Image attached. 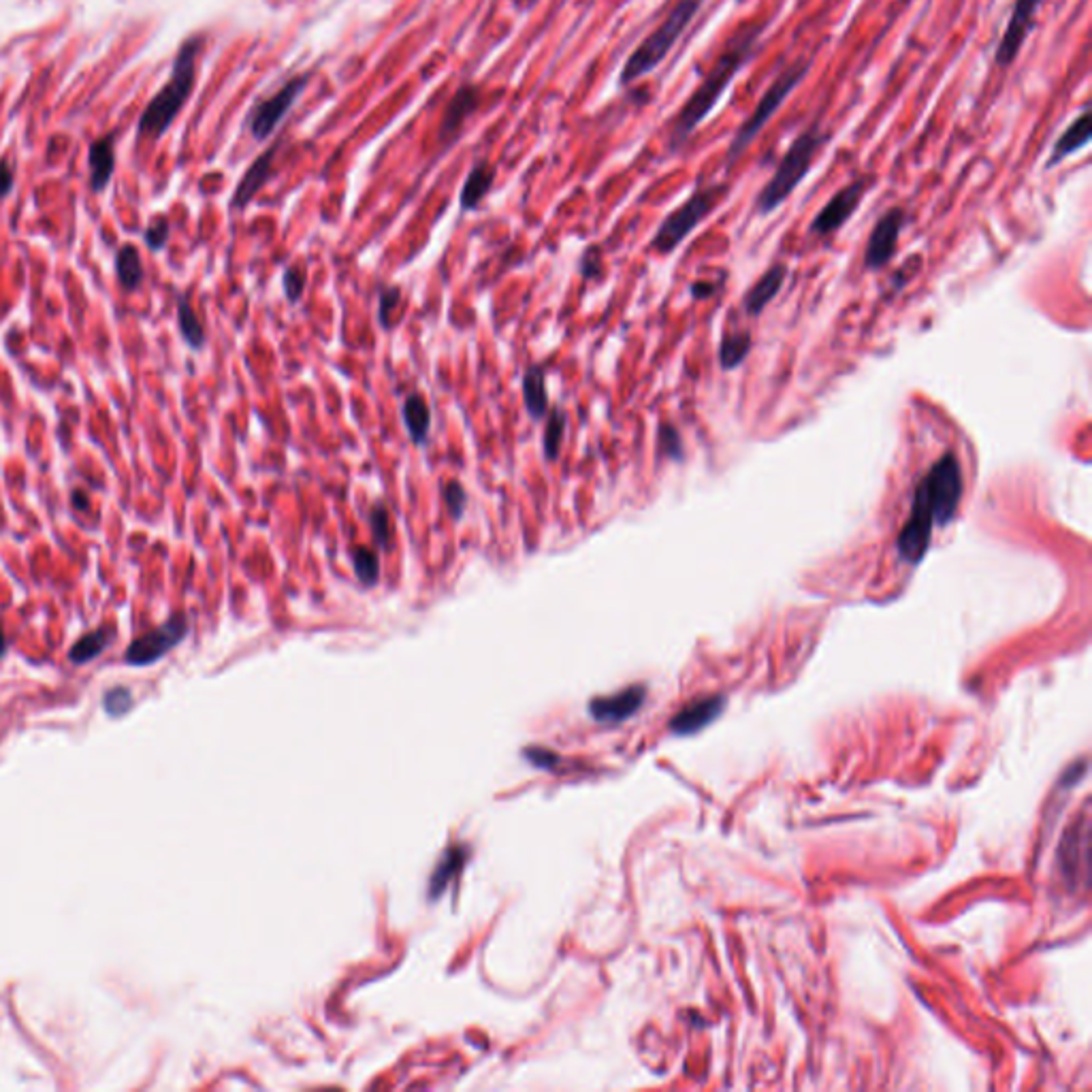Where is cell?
<instances>
[{
    "label": "cell",
    "mask_w": 1092,
    "mask_h": 1092,
    "mask_svg": "<svg viewBox=\"0 0 1092 1092\" xmlns=\"http://www.w3.org/2000/svg\"><path fill=\"white\" fill-rule=\"evenodd\" d=\"M722 708H724V698L717 696L702 698V700H696L685 706L683 711H678L670 727H673L677 734H694L696 730H700V727L711 724L715 717L722 713Z\"/></svg>",
    "instance_id": "ac0fdd59"
},
{
    "label": "cell",
    "mask_w": 1092,
    "mask_h": 1092,
    "mask_svg": "<svg viewBox=\"0 0 1092 1092\" xmlns=\"http://www.w3.org/2000/svg\"><path fill=\"white\" fill-rule=\"evenodd\" d=\"M523 401L525 410L532 418H544L549 412V392H546L544 371L538 366L527 368L523 373Z\"/></svg>",
    "instance_id": "7402d4cb"
},
{
    "label": "cell",
    "mask_w": 1092,
    "mask_h": 1092,
    "mask_svg": "<svg viewBox=\"0 0 1092 1092\" xmlns=\"http://www.w3.org/2000/svg\"><path fill=\"white\" fill-rule=\"evenodd\" d=\"M275 150H277L275 146L267 150L265 154L258 156V158L252 162V167L246 171V176L242 178V181H239V186H237L235 195H233V201H231V205H233L235 209H244L248 203H250V201L256 197L258 190H261V188L265 186V181L272 178V174H273Z\"/></svg>",
    "instance_id": "e0dca14e"
},
{
    "label": "cell",
    "mask_w": 1092,
    "mask_h": 1092,
    "mask_svg": "<svg viewBox=\"0 0 1092 1092\" xmlns=\"http://www.w3.org/2000/svg\"><path fill=\"white\" fill-rule=\"evenodd\" d=\"M463 862H465V849L462 845H455V847L446 849L444 858L439 860V865L434 868V875H431L429 898H438L439 894L444 892L450 884V879H453L459 870L463 868Z\"/></svg>",
    "instance_id": "cb8c5ba5"
},
{
    "label": "cell",
    "mask_w": 1092,
    "mask_h": 1092,
    "mask_svg": "<svg viewBox=\"0 0 1092 1092\" xmlns=\"http://www.w3.org/2000/svg\"><path fill=\"white\" fill-rule=\"evenodd\" d=\"M188 634V619L186 615H178L165 621L160 628L148 631V634L132 640L127 649V662L132 666H150L165 657L171 649L178 647Z\"/></svg>",
    "instance_id": "9c48e42d"
},
{
    "label": "cell",
    "mask_w": 1092,
    "mask_h": 1092,
    "mask_svg": "<svg viewBox=\"0 0 1092 1092\" xmlns=\"http://www.w3.org/2000/svg\"><path fill=\"white\" fill-rule=\"evenodd\" d=\"M704 0H677L675 7L670 9L668 15L662 20L653 33L640 43L621 71V85H629L636 80L645 78L651 71H655L659 64L666 60V56L673 52V47L681 39L683 33L694 22V17L700 12Z\"/></svg>",
    "instance_id": "277c9868"
},
{
    "label": "cell",
    "mask_w": 1092,
    "mask_h": 1092,
    "mask_svg": "<svg viewBox=\"0 0 1092 1092\" xmlns=\"http://www.w3.org/2000/svg\"><path fill=\"white\" fill-rule=\"evenodd\" d=\"M73 502H75V508H80V510H82V508L88 506V497H83V493L75 491V493H73Z\"/></svg>",
    "instance_id": "b9f144b4"
},
{
    "label": "cell",
    "mask_w": 1092,
    "mask_h": 1092,
    "mask_svg": "<svg viewBox=\"0 0 1092 1092\" xmlns=\"http://www.w3.org/2000/svg\"><path fill=\"white\" fill-rule=\"evenodd\" d=\"M715 291H717V286H715V284L696 282V284L692 286V295L696 297V299H708V297H711Z\"/></svg>",
    "instance_id": "60d3db41"
},
{
    "label": "cell",
    "mask_w": 1092,
    "mask_h": 1092,
    "mask_svg": "<svg viewBox=\"0 0 1092 1092\" xmlns=\"http://www.w3.org/2000/svg\"><path fill=\"white\" fill-rule=\"evenodd\" d=\"M751 352V335L749 333H727L724 335L720 346V363L725 371L736 369L741 363L749 357Z\"/></svg>",
    "instance_id": "4316f807"
},
{
    "label": "cell",
    "mask_w": 1092,
    "mask_h": 1092,
    "mask_svg": "<svg viewBox=\"0 0 1092 1092\" xmlns=\"http://www.w3.org/2000/svg\"><path fill=\"white\" fill-rule=\"evenodd\" d=\"M527 3H530V5H532V3H534V0H527Z\"/></svg>",
    "instance_id": "ee69618b"
},
{
    "label": "cell",
    "mask_w": 1092,
    "mask_h": 1092,
    "mask_svg": "<svg viewBox=\"0 0 1092 1092\" xmlns=\"http://www.w3.org/2000/svg\"><path fill=\"white\" fill-rule=\"evenodd\" d=\"M399 305H401V291L397 289V286H387V289L380 293V303H378V316H380L382 327H387V329L395 327Z\"/></svg>",
    "instance_id": "1f68e13d"
},
{
    "label": "cell",
    "mask_w": 1092,
    "mask_h": 1092,
    "mask_svg": "<svg viewBox=\"0 0 1092 1092\" xmlns=\"http://www.w3.org/2000/svg\"><path fill=\"white\" fill-rule=\"evenodd\" d=\"M1041 7V0H1015L1011 9V17L1008 26H1005L1003 36L994 52V62L1001 69H1009V66L1018 60L1024 43L1029 39V33L1034 26V17Z\"/></svg>",
    "instance_id": "8fae6325"
},
{
    "label": "cell",
    "mask_w": 1092,
    "mask_h": 1092,
    "mask_svg": "<svg viewBox=\"0 0 1092 1092\" xmlns=\"http://www.w3.org/2000/svg\"><path fill=\"white\" fill-rule=\"evenodd\" d=\"M305 83H308V75L293 78L291 82H286L280 90L273 92L272 97H267L265 101L254 105V109L250 113V132L254 135V139L263 141L272 135V132L277 129V124H280L286 113L291 111L295 99L303 92Z\"/></svg>",
    "instance_id": "7c38bea8"
},
{
    "label": "cell",
    "mask_w": 1092,
    "mask_h": 1092,
    "mask_svg": "<svg viewBox=\"0 0 1092 1092\" xmlns=\"http://www.w3.org/2000/svg\"><path fill=\"white\" fill-rule=\"evenodd\" d=\"M566 427H568L566 412L561 408H555L551 412L549 420H546V429H544V457L549 459V462H555V459L559 457L563 436H566Z\"/></svg>",
    "instance_id": "f546056e"
},
{
    "label": "cell",
    "mask_w": 1092,
    "mask_h": 1092,
    "mask_svg": "<svg viewBox=\"0 0 1092 1092\" xmlns=\"http://www.w3.org/2000/svg\"><path fill=\"white\" fill-rule=\"evenodd\" d=\"M727 193H730V188L725 184H708L696 188L692 197L683 205H678L673 214H668L664 223L659 225L651 248L659 254L675 252L692 235L694 228L713 214V209L722 203Z\"/></svg>",
    "instance_id": "8992f818"
},
{
    "label": "cell",
    "mask_w": 1092,
    "mask_h": 1092,
    "mask_svg": "<svg viewBox=\"0 0 1092 1092\" xmlns=\"http://www.w3.org/2000/svg\"><path fill=\"white\" fill-rule=\"evenodd\" d=\"M811 62L813 59H798L796 62L781 69L777 78L771 82L769 88L762 94V99L755 105V109L749 113V118L734 132L730 148L725 152V167H732L745 154V150L751 146V141L758 137V132L772 120L774 113L781 109V105L790 99V94L796 90V85L807 78Z\"/></svg>",
    "instance_id": "5b68a950"
},
{
    "label": "cell",
    "mask_w": 1092,
    "mask_h": 1092,
    "mask_svg": "<svg viewBox=\"0 0 1092 1092\" xmlns=\"http://www.w3.org/2000/svg\"><path fill=\"white\" fill-rule=\"evenodd\" d=\"M905 220H907V216H905L903 207L888 209V212L877 220L873 231H870L866 250H865L866 270L879 272L890 263V258H892L896 252L898 237H900V231H903V226H905Z\"/></svg>",
    "instance_id": "4fadbf2b"
},
{
    "label": "cell",
    "mask_w": 1092,
    "mask_h": 1092,
    "mask_svg": "<svg viewBox=\"0 0 1092 1092\" xmlns=\"http://www.w3.org/2000/svg\"><path fill=\"white\" fill-rule=\"evenodd\" d=\"M116 273L124 291H137L143 282V265L135 246H124L116 254Z\"/></svg>",
    "instance_id": "484cf974"
},
{
    "label": "cell",
    "mask_w": 1092,
    "mask_h": 1092,
    "mask_svg": "<svg viewBox=\"0 0 1092 1092\" xmlns=\"http://www.w3.org/2000/svg\"><path fill=\"white\" fill-rule=\"evenodd\" d=\"M828 139L830 135L823 131L821 122H813L802 132H798V137L785 150L772 178L760 190L758 201H755V209H758L760 216L772 214L774 209L781 207L790 199L800 181L809 176L813 162L818 158V152Z\"/></svg>",
    "instance_id": "7a4b0ae2"
},
{
    "label": "cell",
    "mask_w": 1092,
    "mask_h": 1092,
    "mask_svg": "<svg viewBox=\"0 0 1092 1092\" xmlns=\"http://www.w3.org/2000/svg\"><path fill=\"white\" fill-rule=\"evenodd\" d=\"M764 28H766L764 20L745 22L743 26L736 28V33H732L730 39L725 41L724 50L720 52L717 60L702 78L700 85L692 92V97L683 103V107L678 109V113L675 116L668 135L670 152L681 150L689 141V137L694 135L696 129L708 118V113L715 109L717 101L724 97L727 85L734 82L736 75H739L745 69V64L755 56Z\"/></svg>",
    "instance_id": "6da1fadb"
},
{
    "label": "cell",
    "mask_w": 1092,
    "mask_h": 1092,
    "mask_svg": "<svg viewBox=\"0 0 1092 1092\" xmlns=\"http://www.w3.org/2000/svg\"><path fill=\"white\" fill-rule=\"evenodd\" d=\"M369 527H371V535H373V542L380 549H389L391 540H392V523H391V514H389V508L378 502L369 508Z\"/></svg>",
    "instance_id": "4dcf8cb0"
},
{
    "label": "cell",
    "mask_w": 1092,
    "mask_h": 1092,
    "mask_svg": "<svg viewBox=\"0 0 1092 1092\" xmlns=\"http://www.w3.org/2000/svg\"><path fill=\"white\" fill-rule=\"evenodd\" d=\"M178 322H179V331L184 335V340L190 348H203L205 344V329L201 320L197 319V314L193 310V305H190L188 297H179L178 301Z\"/></svg>",
    "instance_id": "83f0119b"
},
{
    "label": "cell",
    "mask_w": 1092,
    "mask_h": 1092,
    "mask_svg": "<svg viewBox=\"0 0 1092 1092\" xmlns=\"http://www.w3.org/2000/svg\"><path fill=\"white\" fill-rule=\"evenodd\" d=\"M401 415H404V423L412 442L423 446L431 429V410L425 397L420 392H410L404 399V406H401Z\"/></svg>",
    "instance_id": "d6986e66"
},
{
    "label": "cell",
    "mask_w": 1092,
    "mask_h": 1092,
    "mask_svg": "<svg viewBox=\"0 0 1092 1092\" xmlns=\"http://www.w3.org/2000/svg\"><path fill=\"white\" fill-rule=\"evenodd\" d=\"M352 568L366 587H373L380 581V558L369 546H354Z\"/></svg>",
    "instance_id": "f1b7e54d"
},
{
    "label": "cell",
    "mask_w": 1092,
    "mask_h": 1092,
    "mask_svg": "<svg viewBox=\"0 0 1092 1092\" xmlns=\"http://www.w3.org/2000/svg\"><path fill=\"white\" fill-rule=\"evenodd\" d=\"M527 758H530L535 766H551V764L558 762V758H555V755L544 753V749H538V753L527 751Z\"/></svg>",
    "instance_id": "ab89813d"
},
{
    "label": "cell",
    "mask_w": 1092,
    "mask_h": 1092,
    "mask_svg": "<svg viewBox=\"0 0 1092 1092\" xmlns=\"http://www.w3.org/2000/svg\"><path fill=\"white\" fill-rule=\"evenodd\" d=\"M495 179V169L488 162H478V165L469 171L465 184L462 188V207L474 209L485 199V195L491 190Z\"/></svg>",
    "instance_id": "603a6c76"
},
{
    "label": "cell",
    "mask_w": 1092,
    "mask_h": 1092,
    "mask_svg": "<svg viewBox=\"0 0 1092 1092\" xmlns=\"http://www.w3.org/2000/svg\"><path fill=\"white\" fill-rule=\"evenodd\" d=\"M919 485L924 488L928 504H931L935 527L950 525L964 493V476L958 457L954 453L938 457Z\"/></svg>",
    "instance_id": "52a82bcc"
},
{
    "label": "cell",
    "mask_w": 1092,
    "mask_h": 1092,
    "mask_svg": "<svg viewBox=\"0 0 1092 1092\" xmlns=\"http://www.w3.org/2000/svg\"><path fill=\"white\" fill-rule=\"evenodd\" d=\"M131 706H132V696H131L129 689L118 687V689H111V692L105 696V711L113 717L124 715Z\"/></svg>",
    "instance_id": "d590c367"
},
{
    "label": "cell",
    "mask_w": 1092,
    "mask_h": 1092,
    "mask_svg": "<svg viewBox=\"0 0 1092 1092\" xmlns=\"http://www.w3.org/2000/svg\"><path fill=\"white\" fill-rule=\"evenodd\" d=\"M13 188V169L9 167V162L3 160L0 162V197H7L12 193Z\"/></svg>",
    "instance_id": "f35d334b"
},
{
    "label": "cell",
    "mask_w": 1092,
    "mask_h": 1092,
    "mask_svg": "<svg viewBox=\"0 0 1092 1092\" xmlns=\"http://www.w3.org/2000/svg\"><path fill=\"white\" fill-rule=\"evenodd\" d=\"M868 184L870 179L866 176L858 178L854 181H849L847 186H843L837 195H832L828 203L821 207V212L813 218V223L809 226L811 235L828 237L832 233H837L839 228L856 214L862 199L866 195Z\"/></svg>",
    "instance_id": "30bf717a"
},
{
    "label": "cell",
    "mask_w": 1092,
    "mask_h": 1092,
    "mask_svg": "<svg viewBox=\"0 0 1092 1092\" xmlns=\"http://www.w3.org/2000/svg\"><path fill=\"white\" fill-rule=\"evenodd\" d=\"M659 453L666 455L668 459H681L683 453L681 436H678V431L673 425L659 427Z\"/></svg>",
    "instance_id": "e575fe53"
},
{
    "label": "cell",
    "mask_w": 1092,
    "mask_h": 1092,
    "mask_svg": "<svg viewBox=\"0 0 1092 1092\" xmlns=\"http://www.w3.org/2000/svg\"><path fill=\"white\" fill-rule=\"evenodd\" d=\"M444 502L448 504V510H450V514H453V519L459 521L465 514L467 491L457 481H450L444 487Z\"/></svg>",
    "instance_id": "836d02e7"
},
{
    "label": "cell",
    "mask_w": 1092,
    "mask_h": 1092,
    "mask_svg": "<svg viewBox=\"0 0 1092 1092\" xmlns=\"http://www.w3.org/2000/svg\"><path fill=\"white\" fill-rule=\"evenodd\" d=\"M933 532H935V519L931 504H928V497L924 493L922 485L917 483L912 512H909V519L905 521L903 530H900L896 538L898 558L905 563L917 566V563L926 558L928 546L933 542Z\"/></svg>",
    "instance_id": "ba28073f"
},
{
    "label": "cell",
    "mask_w": 1092,
    "mask_h": 1092,
    "mask_svg": "<svg viewBox=\"0 0 1092 1092\" xmlns=\"http://www.w3.org/2000/svg\"><path fill=\"white\" fill-rule=\"evenodd\" d=\"M169 239V223L167 218H156L152 220L148 231H146V244L152 248V250H160V248H165Z\"/></svg>",
    "instance_id": "8d00e7d4"
},
{
    "label": "cell",
    "mask_w": 1092,
    "mask_h": 1092,
    "mask_svg": "<svg viewBox=\"0 0 1092 1092\" xmlns=\"http://www.w3.org/2000/svg\"><path fill=\"white\" fill-rule=\"evenodd\" d=\"M476 105H478V90L472 88V85H463V88L455 94L453 101L448 103L442 118V127H439V139H448L450 135H455V132L462 129L465 118L474 111Z\"/></svg>",
    "instance_id": "44dd1931"
},
{
    "label": "cell",
    "mask_w": 1092,
    "mask_h": 1092,
    "mask_svg": "<svg viewBox=\"0 0 1092 1092\" xmlns=\"http://www.w3.org/2000/svg\"><path fill=\"white\" fill-rule=\"evenodd\" d=\"M284 293H286V299L291 303L301 301L303 291H305V282H308V273H305V267L299 265H293L289 270L284 272Z\"/></svg>",
    "instance_id": "d6a6232c"
},
{
    "label": "cell",
    "mask_w": 1092,
    "mask_h": 1092,
    "mask_svg": "<svg viewBox=\"0 0 1092 1092\" xmlns=\"http://www.w3.org/2000/svg\"><path fill=\"white\" fill-rule=\"evenodd\" d=\"M201 45H203L201 36H190L188 41L181 43L169 82L162 85V90L143 111L139 120V135L160 137L174 124L178 113L184 107V103L193 94L197 80V56L201 52Z\"/></svg>",
    "instance_id": "3957f363"
},
{
    "label": "cell",
    "mask_w": 1092,
    "mask_h": 1092,
    "mask_svg": "<svg viewBox=\"0 0 1092 1092\" xmlns=\"http://www.w3.org/2000/svg\"><path fill=\"white\" fill-rule=\"evenodd\" d=\"M5 649H7V643H5V634H3V628H0V657H3V655H5Z\"/></svg>",
    "instance_id": "7bdbcfd3"
},
{
    "label": "cell",
    "mask_w": 1092,
    "mask_h": 1092,
    "mask_svg": "<svg viewBox=\"0 0 1092 1092\" xmlns=\"http://www.w3.org/2000/svg\"><path fill=\"white\" fill-rule=\"evenodd\" d=\"M90 188L94 193H101L105 186L109 184L113 176V167H116V156H113V139L105 137L94 141L90 146Z\"/></svg>",
    "instance_id": "ffe728a7"
},
{
    "label": "cell",
    "mask_w": 1092,
    "mask_h": 1092,
    "mask_svg": "<svg viewBox=\"0 0 1092 1092\" xmlns=\"http://www.w3.org/2000/svg\"><path fill=\"white\" fill-rule=\"evenodd\" d=\"M785 275H788V267L777 263L772 265L769 272H764L762 277L758 282H755L749 293L745 295V312L749 316H760L766 305H769L774 297H777L783 289V282H785Z\"/></svg>",
    "instance_id": "2e32d148"
},
{
    "label": "cell",
    "mask_w": 1092,
    "mask_h": 1092,
    "mask_svg": "<svg viewBox=\"0 0 1092 1092\" xmlns=\"http://www.w3.org/2000/svg\"><path fill=\"white\" fill-rule=\"evenodd\" d=\"M602 256L600 250L596 246L589 248V250L582 254V261H581V272L582 275L587 277V280H593V277H598L602 273Z\"/></svg>",
    "instance_id": "74e56055"
},
{
    "label": "cell",
    "mask_w": 1092,
    "mask_h": 1092,
    "mask_svg": "<svg viewBox=\"0 0 1092 1092\" xmlns=\"http://www.w3.org/2000/svg\"><path fill=\"white\" fill-rule=\"evenodd\" d=\"M116 638V631L113 628H101L97 631H90V634H85L83 638H80L78 643L73 645L71 649V662L73 664H85V662H92L94 657H99L105 649L111 645V640Z\"/></svg>",
    "instance_id": "d4e9b609"
},
{
    "label": "cell",
    "mask_w": 1092,
    "mask_h": 1092,
    "mask_svg": "<svg viewBox=\"0 0 1092 1092\" xmlns=\"http://www.w3.org/2000/svg\"><path fill=\"white\" fill-rule=\"evenodd\" d=\"M645 696H647V689L634 685V687H628L624 692L619 694H612L606 698H596L589 704V713L596 722L602 724H617V722H624L628 717L634 715L640 706L645 702Z\"/></svg>",
    "instance_id": "5bb4252c"
},
{
    "label": "cell",
    "mask_w": 1092,
    "mask_h": 1092,
    "mask_svg": "<svg viewBox=\"0 0 1092 1092\" xmlns=\"http://www.w3.org/2000/svg\"><path fill=\"white\" fill-rule=\"evenodd\" d=\"M1088 143H1090V113H1088V107H1084L1080 116L1073 120L1065 131H1062V135L1052 146L1046 167L1048 169L1056 167L1058 162H1062L1071 154H1076V152H1080L1081 148H1086Z\"/></svg>",
    "instance_id": "9a60e30c"
}]
</instances>
